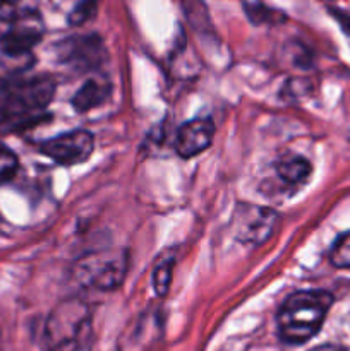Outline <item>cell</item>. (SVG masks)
Returning a JSON list of instances; mask_svg holds the SVG:
<instances>
[{
  "mask_svg": "<svg viewBox=\"0 0 350 351\" xmlns=\"http://www.w3.org/2000/svg\"><path fill=\"white\" fill-rule=\"evenodd\" d=\"M72 274L84 288L98 291L117 290L126 280L127 254L124 250L91 252L78 261Z\"/></svg>",
  "mask_w": 350,
  "mask_h": 351,
  "instance_id": "obj_3",
  "label": "cell"
},
{
  "mask_svg": "<svg viewBox=\"0 0 350 351\" xmlns=\"http://www.w3.org/2000/svg\"><path fill=\"white\" fill-rule=\"evenodd\" d=\"M215 136L211 119H194L182 123L175 136V151L180 158H194L209 147Z\"/></svg>",
  "mask_w": 350,
  "mask_h": 351,
  "instance_id": "obj_8",
  "label": "cell"
},
{
  "mask_svg": "<svg viewBox=\"0 0 350 351\" xmlns=\"http://www.w3.org/2000/svg\"><path fill=\"white\" fill-rule=\"evenodd\" d=\"M174 266H175V257L174 256H163L156 263L153 269V288L154 293L158 297H165L170 288L172 278H174Z\"/></svg>",
  "mask_w": 350,
  "mask_h": 351,
  "instance_id": "obj_11",
  "label": "cell"
},
{
  "mask_svg": "<svg viewBox=\"0 0 350 351\" xmlns=\"http://www.w3.org/2000/svg\"><path fill=\"white\" fill-rule=\"evenodd\" d=\"M58 57L71 67L89 71L102 64L103 57H105V47H103L102 38L96 34L74 36L58 45Z\"/></svg>",
  "mask_w": 350,
  "mask_h": 351,
  "instance_id": "obj_7",
  "label": "cell"
},
{
  "mask_svg": "<svg viewBox=\"0 0 350 351\" xmlns=\"http://www.w3.org/2000/svg\"><path fill=\"white\" fill-rule=\"evenodd\" d=\"M333 297L323 290L292 293L277 314L278 335L287 345H304L321 329Z\"/></svg>",
  "mask_w": 350,
  "mask_h": 351,
  "instance_id": "obj_1",
  "label": "cell"
},
{
  "mask_svg": "<svg viewBox=\"0 0 350 351\" xmlns=\"http://www.w3.org/2000/svg\"><path fill=\"white\" fill-rule=\"evenodd\" d=\"M17 168H19V161H17L16 154L7 146L0 144V185L12 180Z\"/></svg>",
  "mask_w": 350,
  "mask_h": 351,
  "instance_id": "obj_14",
  "label": "cell"
},
{
  "mask_svg": "<svg viewBox=\"0 0 350 351\" xmlns=\"http://www.w3.org/2000/svg\"><path fill=\"white\" fill-rule=\"evenodd\" d=\"M246 12L254 24H277V23H283V21L287 19L281 12H278V10L275 9H270V7H266L261 2L246 5Z\"/></svg>",
  "mask_w": 350,
  "mask_h": 351,
  "instance_id": "obj_12",
  "label": "cell"
},
{
  "mask_svg": "<svg viewBox=\"0 0 350 351\" xmlns=\"http://www.w3.org/2000/svg\"><path fill=\"white\" fill-rule=\"evenodd\" d=\"M311 351H347V350L338 345H319L316 346V348H312Z\"/></svg>",
  "mask_w": 350,
  "mask_h": 351,
  "instance_id": "obj_17",
  "label": "cell"
},
{
  "mask_svg": "<svg viewBox=\"0 0 350 351\" xmlns=\"http://www.w3.org/2000/svg\"><path fill=\"white\" fill-rule=\"evenodd\" d=\"M277 223L278 215L273 209L246 202L233 211L230 230L239 242L261 245L273 235Z\"/></svg>",
  "mask_w": 350,
  "mask_h": 351,
  "instance_id": "obj_4",
  "label": "cell"
},
{
  "mask_svg": "<svg viewBox=\"0 0 350 351\" xmlns=\"http://www.w3.org/2000/svg\"><path fill=\"white\" fill-rule=\"evenodd\" d=\"M74 351H91V346H89V341H84L81 343V345L78 346Z\"/></svg>",
  "mask_w": 350,
  "mask_h": 351,
  "instance_id": "obj_18",
  "label": "cell"
},
{
  "mask_svg": "<svg viewBox=\"0 0 350 351\" xmlns=\"http://www.w3.org/2000/svg\"><path fill=\"white\" fill-rule=\"evenodd\" d=\"M43 36V23L34 10L17 12L12 26L0 40V53L9 58H21L31 53Z\"/></svg>",
  "mask_w": 350,
  "mask_h": 351,
  "instance_id": "obj_6",
  "label": "cell"
},
{
  "mask_svg": "<svg viewBox=\"0 0 350 351\" xmlns=\"http://www.w3.org/2000/svg\"><path fill=\"white\" fill-rule=\"evenodd\" d=\"M21 0H0V9L2 10H9L10 16H16V7Z\"/></svg>",
  "mask_w": 350,
  "mask_h": 351,
  "instance_id": "obj_16",
  "label": "cell"
},
{
  "mask_svg": "<svg viewBox=\"0 0 350 351\" xmlns=\"http://www.w3.org/2000/svg\"><path fill=\"white\" fill-rule=\"evenodd\" d=\"M91 314L79 298L62 300L48 315L45 324V351H74L88 341Z\"/></svg>",
  "mask_w": 350,
  "mask_h": 351,
  "instance_id": "obj_2",
  "label": "cell"
},
{
  "mask_svg": "<svg viewBox=\"0 0 350 351\" xmlns=\"http://www.w3.org/2000/svg\"><path fill=\"white\" fill-rule=\"evenodd\" d=\"M275 173L280 178L281 184L287 185L292 191H299L311 178L312 165L309 163L307 158L301 156V154H287L277 161Z\"/></svg>",
  "mask_w": 350,
  "mask_h": 351,
  "instance_id": "obj_9",
  "label": "cell"
},
{
  "mask_svg": "<svg viewBox=\"0 0 350 351\" xmlns=\"http://www.w3.org/2000/svg\"><path fill=\"white\" fill-rule=\"evenodd\" d=\"M110 95V84L102 79H88L72 96V106L78 113H86L103 105Z\"/></svg>",
  "mask_w": 350,
  "mask_h": 351,
  "instance_id": "obj_10",
  "label": "cell"
},
{
  "mask_svg": "<svg viewBox=\"0 0 350 351\" xmlns=\"http://www.w3.org/2000/svg\"><path fill=\"white\" fill-rule=\"evenodd\" d=\"M329 261L336 269H350V232L336 239L329 252Z\"/></svg>",
  "mask_w": 350,
  "mask_h": 351,
  "instance_id": "obj_13",
  "label": "cell"
},
{
  "mask_svg": "<svg viewBox=\"0 0 350 351\" xmlns=\"http://www.w3.org/2000/svg\"><path fill=\"white\" fill-rule=\"evenodd\" d=\"M41 154L62 167H75L89 160L95 149V139L88 130H71L38 146Z\"/></svg>",
  "mask_w": 350,
  "mask_h": 351,
  "instance_id": "obj_5",
  "label": "cell"
},
{
  "mask_svg": "<svg viewBox=\"0 0 350 351\" xmlns=\"http://www.w3.org/2000/svg\"><path fill=\"white\" fill-rule=\"evenodd\" d=\"M96 0H81L74 9L69 14V24L71 26H81V24L88 23L93 19L96 14Z\"/></svg>",
  "mask_w": 350,
  "mask_h": 351,
  "instance_id": "obj_15",
  "label": "cell"
}]
</instances>
